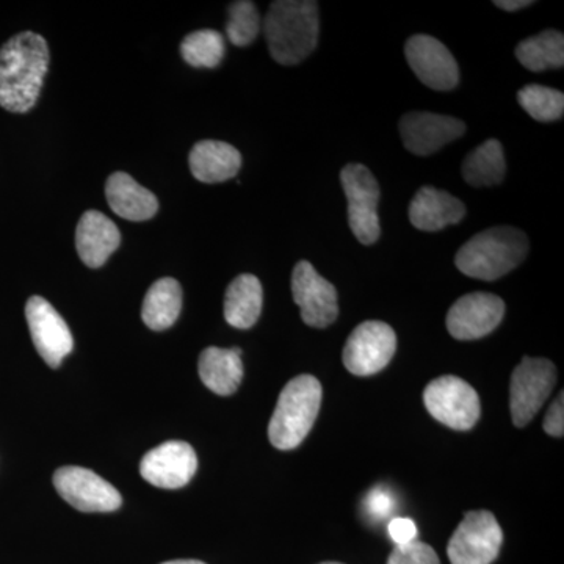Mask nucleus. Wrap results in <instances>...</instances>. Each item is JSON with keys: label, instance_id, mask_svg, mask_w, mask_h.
<instances>
[{"label": "nucleus", "instance_id": "nucleus-31", "mask_svg": "<svg viewBox=\"0 0 564 564\" xmlns=\"http://www.w3.org/2000/svg\"><path fill=\"white\" fill-rule=\"evenodd\" d=\"M544 432L554 437H563L564 433V395L560 393L558 399L549 408L543 423Z\"/></svg>", "mask_w": 564, "mask_h": 564}, {"label": "nucleus", "instance_id": "nucleus-14", "mask_svg": "<svg viewBox=\"0 0 564 564\" xmlns=\"http://www.w3.org/2000/svg\"><path fill=\"white\" fill-rule=\"evenodd\" d=\"M505 315L500 296L488 292L467 293L451 307L447 329L458 340H477L491 334Z\"/></svg>", "mask_w": 564, "mask_h": 564}, {"label": "nucleus", "instance_id": "nucleus-33", "mask_svg": "<svg viewBox=\"0 0 564 564\" xmlns=\"http://www.w3.org/2000/svg\"><path fill=\"white\" fill-rule=\"evenodd\" d=\"M494 6L499 7L505 11H518L533 6L532 0H497Z\"/></svg>", "mask_w": 564, "mask_h": 564}, {"label": "nucleus", "instance_id": "nucleus-28", "mask_svg": "<svg viewBox=\"0 0 564 564\" xmlns=\"http://www.w3.org/2000/svg\"><path fill=\"white\" fill-rule=\"evenodd\" d=\"M262 31L261 14L258 7L250 0H239L228 7V22L226 33L234 46L247 47L258 39Z\"/></svg>", "mask_w": 564, "mask_h": 564}, {"label": "nucleus", "instance_id": "nucleus-34", "mask_svg": "<svg viewBox=\"0 0 564 564\" xmlns=\"http://www.w3.org/2000/svg\"><path fill=\"white\" fill-rule=\"evenodd\" d=\"M162 564H206L198 562V560H173V562H166Z\"/></svg>", "mask_w": 564, "mask_h": 564}, {"label": "nucleus", "instance_id": "nucleus-23", "mask_svg": "<svg viewBox=\"0 0 564 564\" xmlns=\"http://www.w3.org/2000/svg\"><path fill=\"white\" fill-rule=\"evenodd\" d=\"M182 289L173 278L155 281L144 296L141 318L152 332H165L180 318Z\"/></svg>", "mask_w": 564, "mask_h": 564}, {"label": "nucleus", "instance_id": "nucleus-2", "mask_svg": "<svg viewBox=\"0 0 564 564\" xmlns=\"http://www.w3.org/2000/svg\"><path fill=\"white\" fill-rule=\"evenodd\" d=\"M273 61L299 65L315 51L321 33L318 3L314 0H276L262 22Z\"/></svg>", "mask_w": 564, "mask_h": 564}, {"label": "nucleus", "instance_id": "nucleus-10", "mask_svg": "<svg viewBox=\"0 0 564 564\" xmlns=\"http://www.w3.org/2000/svg\"><path fill=\"white\" fill-rule=\"evenodd\" d=\"M54 486L65 502L84 513H111L121 507V494L90 469L77 466L55 470Z\"/></svg>", "mask_w": 564, "mask_h": 564}, {"label": "nucleus", "instance_id": "nucleus-25", "mask_svg": "<svg viewBox=\"0 0 564 564\" xmlns=\"http://www.w3.org/2000/svg\"><path fill=\"white\" fill-rule=\"evenodd\" d=\"M516 58L533 73L563 68L564 35L562 32L544 31L527 39L516 47Z\"/></svg>", "mask_w": 564, "mask_h": 564}, {"label": "nucleus", "instance_id": "nucleus-21", "mask_svg": "<svg viewBox=\"0 0 564 564\" xmlns=\"http://www.w3.org/2000/svg\"><path fill=\"white\" fill-rule=\"evenodd\" d=\"M199 378L217 395H232L243 380L242 350L240 348H206L199 356Z\"/></svg>", "mask_w": 564, "mask_h": 564}, {"label": "nucleus", "instance_id": "nucleus-18", "mask_svg": "<svg viewBox=\"0 0 564 564\" xmlns=\"http://www.w3.org/2000/svg\"><path fill=\"white\" fill-rule=\"evenodd\" d=\"M466 215V206L451 193L434 187H422L410 204V220L414 228L436 232L458 225Z\"/></svg>", "mask_w": 564, "mask_h": 564}, {"label": "nucleus", "instance_id": "nucleus-5", "mask_svg": "<svg viewBox=\"0 0 564 564\" xmlns=\"http://www.w3.org/2000/svg\"><path fill=\"white\" fill-rule=\"evenodd\" d=\"M340 184L348 202V223L356 239L362 245H373L380 239V185L372 172L361 163L345 165Z\"/></svg>", "mask_w": 564, "mask_h": 564}, {"label": "nucleus", "instance_id": "nucleus-22", "mask_svg": "<svg viewBox=\"0 0 564 564\" xmlns=\"http://www.w3.org/2000/svg\"><path fill=\"white\" fill-rule=\"evenodd\" d=\"M263 291L254 274H240L229 284L225 295V318L237 329L256 325L262 313Z\"/></svg>", "mask_w": 564, "mask_h": 564}, {"label": "nucleus", "instance_id": "nucleus-12", "mask_svg": "<svg viewBox=\"0 0 564 564\" xmlns=\"http://www.w3.org/2000/svg\"><path fill=\"white\" fill-rule=\"evenodd\" d=\"M25 318L33 345L41 358L52 369L61 367L63 359L73 351L74 339L69 326L43 296H32L25 304Z\"/></svg>", "mask_w": 564, "mask_h": 564}, {"label": "nucleus", "instance_id": "nucleus-6", "mask_svg": "<svg viewBox=\"0 0 564 564\" xmlns=\"http://www.w3.org/2000/svg\"><path fill=\"white\" fill-rule=\"evenodd\" d=\"M423 403L437 422L458 432L473 429L480 419L477 391L462 378L452 375L437 378L426 386Z\"/></svg>", "mask_w": 564, "mask_h": 564}, {"label": "nucleus", "instance_id": "nucleus-11", "mask_svg": "<svg viewBox=\"0 0 564 564\" xmlns=\"http://www.w3.org/2000/svg\"><path fill=\"white\" fill-rule=\"evenodd\" d=\"M292 295L307 326L322 329L336 322L339 315L336 288L318 274L313 263H296L292 273Z\"/></svg>", "mask_w": 564, "mask_h": 564}, {"label": "nucleus", "instance_id": "nucleus-16", "mask_svg": "<svg viewBox=\"0 0 564 564\" xmlns=\"http://www.w3.org/2000/svg\"><path fill=\"white\" fill-rule=\"evenodd\" d=\"M464 132L466 124L462 120L430 111H413L400 120L404 148L421 158L443 150L445 144L459 139Z\"/></svg>", "mask_w": 564, "mask_h": 564}, {"label": "nucleus", "instance_id": "nucleus-26", "mask_svg": "<svg viewBox=\"0 0 564 564\" xmlns=\"http://www.w3.org/2000/svg\"><path fill=\"white\" fill-rule=\"evenodd\" d=\"M225 51L221 33L210 29L192 32L181 43L182 58L193 68H217L225 57Z\"/></svg>", "mask_w": 564, "mask_h": 564}, {"label": "nucleus", "instance_id": "nucleus-13", "mask_svg": "<svg viewBox=\"0 0 564 564\" xmlns=\"http://www.w3.org/2000/svg\"><path fill=\"white\" fill-rule=\"evenodd\" d=\"M404 55L417 79L432 90L451 91L459 84L458 63L440 40L430 35L411 36Z\"/></svg>", "mask_w": 564, "mask_h": 564}, {"label": "nucleus", "instance_id": "nucleus-35", "mask_svg": "<svg viewBox=\"0 0 564 564\" xmlns=\"http://www.w3.org/2000/svg\"><path fill=\"white\" fill-rule=\"evenodd\" d=\"M322 564H343V563L328 562V563H322Z\"/></svg>", "mask_w": 564, "mask_h": 564}, {"label": "nucleus", "instance_id": "nucleus-3", "mask_svg": "<svg viewBox=\"0 0 564 564\" xmlns=\"http://www.w3.org/2000/svg\"><path fill=\"white\" fill-rule=\"evenodd\" d=\"M529 254V239L521 229L497 226L478 232L455 256V265L466 276L496 281L521 265Z\"/></svg>", "mask_w": 564, "mask_h": 564}, {"label": "nucleus", "instance_id": "nucleus-1", "mask_svg": "<svg viewBox=\"0 0 564 564\" xmlns=\"http://www.w3.org/2000/svg\"><path fill=\"white\" fill-rule=\"evenodd\" d=\"M50 46L35 32H21L0 47V107L28 113L39 101L50 68Z\"/></svg>", "mask_w": 564, "mask_h": 564}, {"label": "nucleus", "instance_id": "nucleus-30", "mask_svg": "<svg viewBox=\"0 0 564 564\" xmlns=\"http://www.w3.org/2000/svg\"><path fill=\"white\" fill-rule=\"evenodd\" d=\"M397 508V500L393 494L384 486H377L366 497V511L375 521L388 518Z\"/></svg>", "mask_w": 564, "mask_h": 564}, {"label": "nucleus", "instance_id": "nucleus-27", "mask_svg": "<svg viewBox=\"0 0 564 564\" xmlns=\"http://www.w3.org/2000/svg\"><path fill=\"white\" fill-rule=\"evenodd\" d=\"M518 101L522 109L540 122L562 120L564 113V96L562 91L543 85H527L518 93Z\"/></svg>", "mask_w": 564, "mask_h": 564}, {"label": "nucleus", "instance_id": "nucleus-20", "mask_svg": "<svg viewBox=\"0 0 564 564\" xmlns=\"http://www.w3.org/2000/svg\"><path fill=\"white\" fill-rule=\"evenodd\" d=\"M106 196L110 209L124 220H151L159 210L154 193L141 187L128 173L111 174L107 180Z\"/></svg>", "mask_w": 564, "mask_h": 564}, {"label": "nucleus", "instance_id": "nucleus-29", "mask_svg": "<svg viewBox=\"0 0 564 564\" xmlns=\"http://www.w3.org/2000/svg\"><path fill=\"white\" fill-rule=\"evenodd\" d=\"M388 564H441L440 556L429 544L413 541L397 545L389 556Z\"/></svg>", "mask_w": 564, "mask_h": 564}, {"label": "nucleus", "instance_id": "nucleus-17", "mask_svg": "<svg viewBox=\"0 0 564 564\" xmlns=\"http://www.w3.org/2000/svg\"><path fill=\"white\" fill-rule=\"evenodd\" d=\"M121 234L109 217L98 210L82 215L76 229V250L85 265L99 269L120 248Z\"/></svg>", "mask_w": 564, "mask_h": 564}, {"label": "nucleus", "instance_id": "nucleus-15", "mask_svg": "<svg viewBox=\"0 0 564 564\" xmlns=\"http://www.w3.org/2000/svg\"><path fill=\"white\" fill-rule=\"evenodd\" d=\"M198 458L191 444L182 441L152 448L140 463V474L148 484L163 489L184 488L195 477Z\"/></svg>", "mask_w": 564, "mask_h": 564}, {"label": "nucleus", "instance_id": "nucleus-7", "mask_svg": "<svg viewBox=\"0 0 564 564\" xmlns=\"http://www.w3.org/2000/svg\"><path fill=\"white\" fill-rule=\"evenodd\" d=\"M555 384L556 369L549 359H522L514 369L510 384L511 417L516 426L522 429L532 422L554 391Z\"/></svg>", "mask_w": 564, "mask_h": 564}, {"label": "nucleus", "instance_id": "nucleus-32", "mask_svg": "<svg viewBox=\"0 0 564 564\" xmlns=\"http://www.w3.org/2000/svg\"><path fill=\"white\" fill-rule=\"evenodd\" d=\"M389 534H391L392 541L397 545L413 543L417 538V527L411 519L395 518L389 524Z\"/></svg>", "mask_w": 564, "mask_h": 564}, {"label": "nucleus", "instance_id": "nucleus-19", "mask_svg": "<svg viewBox=\"0 0 564 564\" xmlns=\"http://www.w3.org/2000/svg\"><path fill=\"white\" fill-rule=\"evenodd\" d=\"M188 163L193 176L199 182L220 184L237 176L242 166V155L225 141L204 140L192 148Z\"/></svg>", "mask_w": 564, "mask_h": 564}, {"label": "nucleus", "instance_id": "nucleus-24", "mask_svg": "<svg viewBox=\"0 0 564 564\" xmlns=\"http://www.w3.org/2000/svg\"><path fill=\"white\" fill-rule=\"evenodd\" d=\"M507 173L502 144L488 140L467 154L463 162V177L473 187H491L500 184Z\"/></svg>", "mask_w": 564, "mask_h": 564}, {"label": "nucleus", "instance_id": "nucleus-8", "mask_svg": "<svg viewBox=\"0 0 564 564\" xmlns=\"http://www.w3.org/2000/svg\"><path fill=\"white\" fill-rule=\"evenodd\" d=\"M503 532L489 511H470L448 541L452 564H491L499 555Z\"/></svg>", "mask_w": 564, "mask_h": 564}, {"label": "nucleus", "instance_id": "nucleus-4", "mask_svg": "<svg viewBox=\"0 0 564 564\" xmlns=\"http://www.w3.org/2000/svg\"><path fill=\"white\" fill-rule=\"evenodd\" d=\"M322 384L313 375H300L285 384L269 423V440L278 451H292L306 440L317 421Z\"/></svg>", "mask_w": 564, "mask_h": 564}, {"label": "nucleus", "instance_id": "nucleus-9", "mask_svg": "<svg viewBox=\"0 0 564 564\" xmlns=\"http://www.w3.org/2000/svg\"><path fill=\"white\" fill-rule=\"evenodd\" d=\"M397 351L395 332L384 322H364L348 337L343 361L348 372L369 377L381 372Z\"/></svg>", "mask_w": 564, "mask_h": 564}]
</instances>
